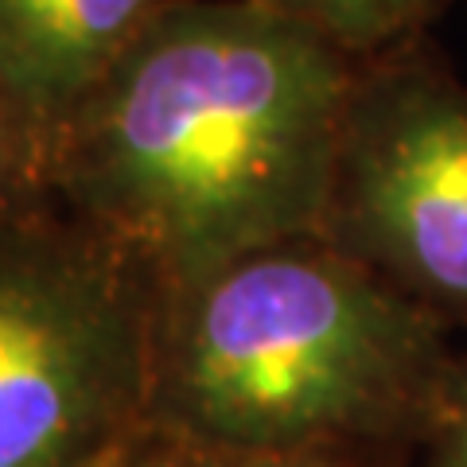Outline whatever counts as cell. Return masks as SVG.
Returning a JSON list of instances; mask_svg holds the SVG:
<instances>
[{
    "instance_id": "obj_1",
    "label": "cell",
    "mask_w": 467,
    "mask_h": 467,
    "mask_svg": "<svg viewBox=\"0 0 467 467\" xmlns=\"http://www.w3.org/2000/svg\"><path fill=\"white\" fill-rule=\"evenodd\" d=\"M358 58L269 0H187L63 121L47 187L168 288L319 234Z\"/></svg>"
},
{
    "instance_id": "obj_2",
    "label": "cell",
    "mask_w": 467,
    "mask_h": 467,
    "mask_svg": "<svg viewBox=\"0 0 467 467\" xmlns=\"http://www.w3.org/2000/svg\"><path fill=\"white\" fill-rule=\"evenodd\" d=\"M451 327L319 234L261 245L160 300L149 436L254 456L420 448Z\"/></svg>"
},
{
    "instance_id": "obj_3",
    "label": "cell",
    "mask_w": 467,
    "mask_h": 467,
    "mask_svg": "<svg viewBox=\"0 0 467 467\" xmlns=\"http://www.w3.org/2000/svg\"><path fill=\"white\" fill-rule=\"evenodd\" d=\"M160 300L55 195L0 214V467H106L149 441Z\"/></svg>"
},
{
    "instance_id": "obj_4",
    "label": "cell",
    "mask_w": 467,
    "mask_h": 467,
    "mask_svg": "<svg viewBox=\"0 0 467 467\" xmlns=\"http://www.w3.org/2000/svg\"><path fill=\"white\" fill-rule=\"evenodd\" d=\"M319 238L467 327V82L420 36L358 58Z\"/></svg>"
},
{
    "instance_id": "obj_5",
    "label": "cell",
    "mask_w": 467,
    "mask_h": 467,
    "mask_svg": "<svg viewBox=\"0 0 467 467\" xmlns=\"http://www.w3.org/2000/svg\"><path fill=\"white\" fill-rule=\"evenodd\" d=\"M187 0H0V94L51 140L149 27Z\"/></svg>"
},
{
    "instance_id": "obj_6",
    "label": "cell",
    "mask_w": 467,
    "mask_h": 467,
    "mask_svg": "<svg viewBox=\"0 0 467 467\" xmlns=\"http://www.w3.org/2000/svg\"><path fill=\"white\" fill-rule=\"evenodd\" d=\"M292 20L308 24L350 58L382 55L420 36L448 0H269Z\"/></svg>"
},
{
    "instance_id": "obj_7",
    "label": "cell",
    "mask_w": 467,
    "mask_h": 467,
    "mask_svg": "<svg viewBox=\"0 0 467 467\" xmlns=\"http://www.w3.org/2000/svg\"><path fill=\"white\" fill-rule=\"evenodd\" d=\"M39 195H51L47 140L0 94V214Z\"/></svg>"
},
{
    "instance_id": "obj_8",
    "label": "cell",
    "mask_w": 467,
    "mask_h": 467,
    "mask_svg": "<svg viewBox=\"0 0 467 467\" xmlns=\"http://www.w3.org/2000/svg\"><path fill=\"white\" fill-rule=\"evenodd\" d=\"M129 467H367L331 456H254V451H214V448H187L168 441H140L129 456Z\"/></svg>"
},
{
    "instance_id": "obj_9",
    "label": "cell",
    "mask_w": 467,
    "mask_h": 467,
    "mask_svg": "<svg viewBox=\"0 0 467 467\" xmlns=\"http://www.w3.org/2000/svg\"><path fill=\"white\" fill-rule=\"evenodd\" d=\"M417 451L420 467H467V347L456 350L441 409Z\"/></svg>"
},
{
    "instance_id": "obj_10",
    "label": "cell",
    "mask_w": 467,
    "mask_h": 467,
    "mask_svg": "<svg viewBox=\"0 0 467 467\" xmlns=\"http://www.w3.org/2000/svg\"><path fill=\"white\" fill-rule=\"evenodd\" d=\"M133 451H137V448H133ZM133 451H125L121 460H113V463H106V467H129V456H133Z\"/></svg>"
}]
</instances>
